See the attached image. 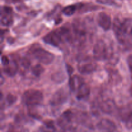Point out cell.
I'll return each mask as SVG.
<instances>
[{
	"label": "cell",
	"mask_w": 132,
	"mask_h": 132,
	"mask_svg": "<svg viewBox=\"0 0 132 132\" xmlns=\"http://www.w3.org/2000/svg\"><path fill=\"white\" fill-rule=\"evenodd\" d=\"M113 29L118 41L121 43H124L129 36H132V19H126L121 22L120 19H116Z\"/></svg>",
	"instance_id": "6da1fadb"
},
{
	"label": "cell",
	"mask_w": 132,
	"mask_h": 132,
	"mask_svg": "<svg viewBox=\"0 0 132 132\" xmlns=\"http://www.w3.org/2000/svg\"><path fill=\"white\" fill-rule=\"evenodd\" d=\"M22 100L28 106H35L42 103L43 101V95L42 92L39 90H29L24 93Z\"/></svg>",
	"instance_id": "7a4b0ae2"
},
{
	"label": "cell",
	"mask_w": 132,
	"mask_h": 132,
	"mask_svg": "<svg viewBox=\"0 0 132 132\" xmlns=\"http://www.w3.org/2000/svg\"><path fill=\"white\" fill-rule=\"evenodd\" d=\"M34 56L36 59L45 64H50L54 61V55L43 48H37L34 51Z\"/></svg>",
	"instance_id": "3957f363"
},
{
	"label": "cell",
	"mask_w": 132,
	"mask_h": 132,
	"mask_svg": "<svg viewBox=\"0 0 132 132\" xmlns=\"http://www.w3.org/2000/svg\"><path fill=\"white\" fill-rule=\"evenodd\" d=\"M93 54L95 59L99 61L104 60L108 55V49L106 44L103 41H99L94 45Z\"/></svg>",
	"instance_id": "277c9868"
},
{
	"label": "cell",
	"mask_w": 132,
	"mask_h": 132,
	"mask_svg": "<svg viewBox=\"0 0 132 132\" xmlns=\"http://www.w3.org/2000/svg\"><path fill=\"white\" fill-rule=\"evenodd\" d=\"M97 69V64L90 59H85L81 61L78 64V70L82 74H90Z\"/></svg>",
	"instance_id": "5b68a950"
},
{
	"label": "cell",
	"mask_w": 132,
	"mask_h": 132,
	"mask_svg": "<svg viewBox=\"0 0 132 132\" xmlns=\"http://www.w3.org/2000/svg\"><path fill=\"white\" fill-rule=\"evenodd\" d=\"M68 99V94L64 89H59L55 92L50 99V104L53 106H58L64 104Z\"/></svg>",
	"instance_id": "8992f818"
},
{
	"label": "cell",
	"mask_w": 132,
	"mask_h": 132,
	"mask_svg": "<svg viewBox=\"0 0 132 132\" xmlns=\"http://www.w3.org/2000/svg\"><path fill=\"white\" fill-rule=\"evenodd\" d=\"M1 23L3 26H11L13 23L12 9L4 6L1 10Z\"/></svg>",
	"instance_id": "52a82bcc"
},
{
	"label": "cell",
	"mask_w": 132,
	"mask_h": 132,
	"mask_svg": "<svg viewBox=\"0 0 132 132\" xmlns=\"http://www.w3.org/2000/svg\"><path fill=\"white\" fill-rule=\"evenodd\" d=\"M98 130L100 132H116V125L113 121L108 119H103L97 125Z\"/></svg>",
	"instance_id": "ba28073f"
},
{
	"label": "cell",
	"mask_w": 132,
	"mask_h": 132,
	"mask_svg": "<svg viewBox=\"0 0 132 132\" xmlns=\"http://www.w3.org/2000/svg\"><path fill=\"white\" fill-rule=\"evenodd\" d=\"M61 36L57 31H53L46 34L43 38L45 43L54 46H58L62 41Z\"/></svg>",
	"instance_id": "9c48e42d"
},
{
	"label": "cell",
	"mask_w": 132,
	"mask_h": 132,
	"mask_svg": "<svg viewBox=\"0 0 132 132\" xmlns=\"http://www.w3.org/2000/svg\"><path fill=\"white\" fill-rule=\"evenodd\" d=\"M97 23L99 27H101L104 30H108L112 24L110 16L105 12H100L97 16Z\"/></svg>",
	"instance_id": "30bf717a"
},
{
	"label": "cell",
	"mask_w": 132,
	"mask_h": 132,
	"mask_svg": "<svg viewBox=\"0 0 132 132\" xmlns=\"http://www.w3.org/2000/svg\"><path fill=\"white\" fill-rule=\"evenodd\" d=\"M73 114L70 110H67L59 117L57 120V125L63 128H65L68 124L71 122Z\"/></svg>",
	"instance_id": "8fae6325"
},
{
	"label": "cell",
	"mask_w": 132,
	"mask_h": 132,
	"mask_svg": "<svg viewBox=\"0 0 132 132\" xmlns=\"http://www.w3.org/2000/svg\"><path fill=\"white\" fill-rule=\"evenodd\" d=\"M84 83L83 79L77 75L72 76L69 79V86L72 91H77Z\"/></svg>",
	"instance_id": "7c38bea8"
},
{
	"label": "cell",
	"mask_w": 132,
	"mask_h": 132,
	"mask_svg": "<svg viewBox=\"0 0 132 132\" xmlns=\"http://www.w3.org/2000/svg\"><path fill=\"white\" fill-rule=\"evenodd\" d=\"M90 94V88L86 84L84 83L77 91L76 97L79 100H85L88 98Z\"/></svg>",
	"instance_id": "4fadbf2b"
},
{
	"label": "cell",
	"mask_w": 132,
	"mask_h": 132,
	"mask_svg": "<svg viewBox=\"0 0 132 132\" xmlns=\"http://www.w3.org/2000/svg\"><path fill=\"white\" fill-rule=\"evenodd\" d=\"M116 108V104L113 101L111 100V99H108V100L103 102V103L100 105V109L101 110L102 112L107 113V114H111L112 113H113Z\"/></svg>",
	"instance_id": "5bb4252c"
},
{
	"label": "cell",
	"mask_w": 132,
	"mask_h": 132,
	"mask_svg": "<svg viewBox=\"0 0 132 132\" xmlns=\"http://www.w3.org/2000/svg\"><path fill=\"white\" fill-rule=\"evenodd\" d=\"M18 70V64L15 61H10L8 66L4 67L3 71L5 74L10 77H14Z\"/></svg>",
	"instance_id": "9a60e30c"
},
{
	"label": "cell",
	"mask_w": 132,
	"mask_h": 132,
	"mask_svg": "<svg viewBox=\"0 0 132 132\" xmlns=\"http://www.w3.org/2000/svg\"><path fill=\"white\" fill-rule=\"evenodd\" d=\"M56 128L52 121H46L35 132H55Z\"/></svg>",
	"instance_id": "2e32d148"
},
{
	"label": "cell",
	"mask_w": 132,
	"mask_h": 132,
	"mask_svg": "<svg viewBox=\"0 0 132 132\" xmlns=\"http://www.w3.org/2000/svg\"><path fill=\"white\" fill-rule=\"evenodd\" d=\"M32 70V73L36 77H39V76H41V74H43V73L45 71V68H43V67L41 65V64H36V65L34 66L31 69Z\"/></svg>",
	"instance_id": "e0dca14e"
},
{
	"label": "cell",
	"mask_w": 132,
	"mask_h": 132,
	"mask_svg": "<svg viewBox=\"0 0 132 132\" xmlns=\"http://www.w3.org/2000/svg\"><path fill=\"white\" fill-rule=\"evenodd\" d=\"M77 10V6L76 5H69L63 9V13L65 15L67 16H70L72 15L75 13V12Z\"/></svg>",
	"instance_id": "ac0fdd59"
},
{
	"label": "cell",
	"mask_w": 132,
	"mask_h": 132,
	"mask_svg": "<svg viewBox=\"0 0 132 132\" xmlns=\"http://www.w3.org/2000/svg\"><path fill=\"white\" fill-rule=\"evenodd\" d=\"M8 132H28V130L19 125H11L9 127Z\"/></svg>",
	"instance_id": "d6986e66"
},
{
	"label": "cell",
	"mask_w": 132,
	"mask_h": 132,
	"mask_svg": "<svg viewBox=\"0 0 132 132\" xmlns=\"http://www.w3.org/2000/svg\"><path fill=\"white\" fill-rule=\"evenodd\" d=\"M17 101V97L12 95L11 94H9L6 97V103L9 106L12 105L13 104L15 103Z\"/></svg>",
	"instance_id": "ffe728a7"
},
{
	"label": "cell",
	"mask_w": 132,
	"mask_h": 132,
	"mask_svg": "<svg viewBox=\"0 0 132 132\" xmlns=\"http://www.w3.org/2000/svg\"><path fill=\"white\" fill-rule=\"evenodd\" d=\"M64 79H65V77H64L63 73H55V74L52 76V79L54 81H56V82H59H59H61L62 81H64Z\"/></svg>",
	"instance_id": "44dd1931"
},
{
	"label": "cell",
	"mask_w": 132,
	"mask_h": 132,
	"mask_svg": "<svg viewBox=\"0 0 132 132\" xmlns=\"http://www.w3.org/2000/svg\"><path fill=\"white\" fill-rule=\"evenodd\" d=\"M21 65L25 69H28L30 67V62L27 58H23L21 60Z\"/></svg>",
	"instance_id": "7402d4cb"
},
{
	"label": "cell",
	"mask_w": 132,
	"mask_h": 132,
	"mask_svg": "<svg viewBox=\"0 0 132 132\" xmlns=\"http://www.w3.org/2000/svg\"><path fill=\"white\" fill-rule=\"evenodd\" d=\"M97 2H99V3L104 4V5H116L117 4L115 3L114 1L113 0H97Z\"/></svg>",
	"instance_id": "603a6c76"
},
{
	"label": "cell",
	"mask_w": 132,
	"mask_h": 132,
	"mask_svg": "<svg viewBox=\"0 0 132 132\" xmlns=\"http://www.w3.org/2000/svg\"><path fill=\"white\" fill-rule=\"evenodd\" d=\"M10 62V60H9V57L7 56H6V55H3V56H1V64H2V65L4 67L9 65Z\"/></svg>",
	"instance_id": "cb8c5ba5"
},
{
	"label": "cell",
	"mask_w": 132,
	"mask_h": 132,
	"mask_svg": "<svg viewBox=\"0 0 132 132\" xmlns=\"http://www.w3.org/2000/svg\"><path fill=\"white\" fill-rule=\"evenodd\" d=\"M127 63H128V65L129 69H130V72L132 73V54L128 57Z\"/></svg>",
	"instance_id": "d4e9b609"
},
{
	"label": "cell",
	"mask_w": 132,
	"mask_h": 132,
	"mask_svg": "<svg viewBox=\"0 0 132 132\" xmlns=\"http://www.w3.org/2000/svg\"><path fill=\"white\" fill-rule=\"evenodd\" d=\"M67 72H68V74H69V75L72 74V73H73V68L71 67V66L67 64Z\"/></svg>",
	"instance_id": "484cf974"
},
{
	"label": "cell",
	"mask_w": 132,
	"mask_h": 132,
	"mask_svg": "<svg viewBox=\"0 0 132 132\" xmlns=\"http://www.w3.org/2000/svg\"><path fill=\"white\" fill-rule=\"evenodd\" d=\"M5 1H6L7 3H17L22 1V0H5Z\"/></svg>",
	"instance_id": "4316f807"
},
{
	"label": "cell",
	"mask_w": 132,
	"mask_h": 132,
	"mask_svg": "<svg viewBox=\"0 0 132 132\" xmlns=\"http://www.w3.org/2000/svg\"><path fill=\"white\" fill-rule=\"evenodd\" d=\"M67 132H76V131L73 129H69V130H67Z\"/></svg>",
	"instance_id": "83f0119b"
},
{
	"label": "cell",
	"mask_w": 132,
	"mask_h": 132,
	"mask_svg": "<svg viewBox=\"0 0 132 132\" xmlns=\"http://www.w3.org/2000/svg\"><path fill=\"white\" fill-rule=\"evenodd\" d=\"M131 96H132V88H131Z\"/></svg>",
	"instance_id": "f1b7e54d"
}]
</instances>
